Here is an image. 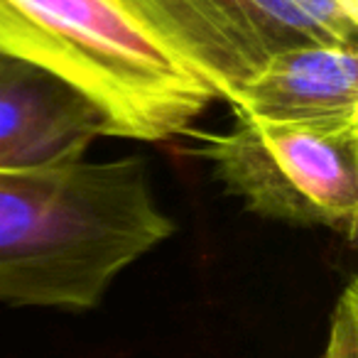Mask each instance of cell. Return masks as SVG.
Masks as SVG:
<instances>
[{
  "label": "cell",
  "instance_id": "cell-1",
  "mask_svg": "<svg viewBox=\"0 0 358 358\" xmlns=\"http://www.w3.org/2000/svg\"><path fill=\"white\" fill-rule=\"evenodd\" d=\"M172 234L143 157L0 172V304L91 309Z\"/></svg>",
  "mask_w": 358,
  "mask_h": 358
},
{
  "label": "cell",
  "instance_id": "cell-2",
  "mask_svg": "<svg viewBox=\"0 0 358 358\" xmlns=\"http://www.w3.org/2000/svg\"><path fill=\"white\" fill-rule=\"evenodd\" d=\"M0 55L79 91L110 138L187 135L216 101L123 0H0Z\"/></svg>",
  "mask_w": 358,
  "mask_h": 358
},
{
  "label": "cell",
  "instance_id": "cell-3",
  "mask_svg": "<svg viewBox=\"0 0 358 358\" xmlns=\"http://www.w3.org/2000/svg\"><path fill=\"white\" fill-rule=\"evenodd\" d=\"M192 150L245 211L348 243L358 224V120L268 123L234 118L221 133H189Z\"/></svg>",
  "mask_w": 358,
  "mask_h": 358
},
{
  "label": "cell",
  "instance_id": "cell-4",
  "mask_svg": "<svg viewBox=\"0 0 358 358\" xmlns=\"http://www.w3.org/2000/svg\"><path fill=\"white\" fill-rule=\"evenodd\" d=\"M196 76L229 101L270 57L358 37V0H123Z\"/></svg>",
  "mask_w": 358,
  "mask_h": 358
},
{
  "label": "cell",
  "instance_id": "cell-5",
  "mask_svg": "<svg viewBox=\"0 0 358 358\" xmlns=\"http://www.w3.org/2000/svg\"><path fill=\"white\" fill-rule=\"evenodd\" d=\"M106 123L89 99L57 76L0 55V172L81 162Z\"/></svg>",
  "mask_w": 358,
  "mask_h": 358
},
{
  "label": "cell",
  "instance_id": "cell-6",
  "mask_svg": "<svg viewBox=\"0 0 358 358\" xmlns=\"http://www.w3.org/2000/svg\"><path fill=\"white\" fill-rule=\"evenodd\" d=\"M226 103L234 118L268 123L358 120V45L307 42L270 57Z\"/></svg>",
  "mask_w": 358,
  "mask_h": 358
},
{
  "label": "cell",
  "instance_id": "cell-7",
  "mask_svg": "<svg viewBox=\"0 0 358 358\" xmlns=\"http://www.w3.org/2000/svg\"><path fill=\"white\" fill-rule=\"evenodd\" d=\"M322 358H358V285L348 280L331 314Z\"/></svg>",
  "mask_w": 358,
  "mask_h": 358
}]
</instances>
